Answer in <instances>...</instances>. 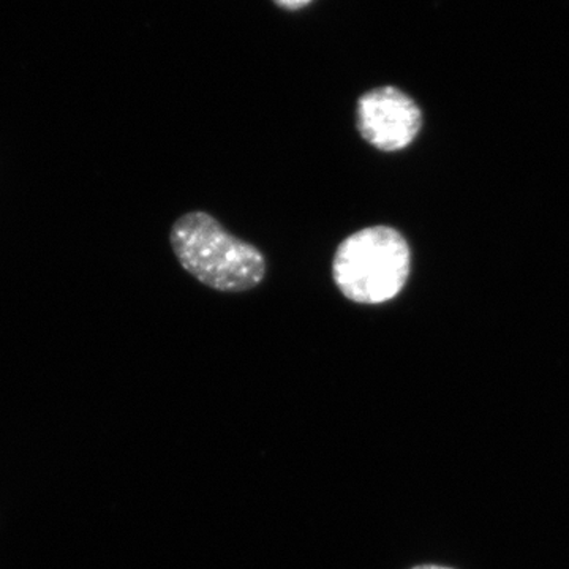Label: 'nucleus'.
I'll list each match as a JSON object with an SVG mask.
<instances>
[{
	"instance_id": "1",
	"label": "nucleus",
	"mask_w": 569,
	"mask_h": 569,
	"mask_svg": "<svg viewBox=\"0 0 569 569\" xmlns=\"http://www.w3.org/2000/svg\"><path fill=\"white\" fill-rule=\"evenodd\" d=\"M170 244L183 271L222 293L253 290L268 272L263 252L224 230L208 212L179 217L171 227Z\"/></svg>"
},
{
	"instance_id": "2",
	"label": "nucleus",
	"mask_w": 569,
	"mask_h": 569,
	"mask_svg": "<svg viewBox=\"0 0 569 569\" xmlns=\"http://www.w3.org/2000/svg\"><path fill=\"white\" fill-rule=\"evenodd\" d=\"M411 272V249L406 236L388 224L362 228L337 246L332 280L355 305L392 301L406 288Z\"/></svg>"
},
{
	"instance_id": "3",
	"label": "nucleus",
	"mask_w": 569,
	"mask_h": 569,
	"mask_svg": "<svg viewBox=\"0 0 569 569\" xmlns=\"http://www.w3.org/2000/svg\"><path fill=\"white\" fill-rule=\"evenodd\" d=\"M422 122L419 104L395 86L362 93L356 103L358 133L381 152H399L413 144Z\"/></svg>"
},
{
	"instance_id": "4",
	"label": "nucleus",
	"mask_w": 569,
	"mask_h": 569,
	"mask_svg": "<svg viewBox=\"0 0 569 569\" xmlns=\"http://www.w3.org/2000/svg\"><path fill=\"white\" fill-rule=\"evenodd\" d=\"M277 6L282 7L287 10H299L302 7L309 6L312 0H274Z\"/></svg>"
},
{
	"instance_id": "5",
	"label": "nucleus",
	"mask_w": 569,
	"mask_h": 569,
	"mask_svg": "<svg viewBox=\"0 0 569 569\" xmlns=\"http://www.w3.org/2000/svg\"><path fill=\"white\" fill-rule=\"evenodd\" d=\"M411 569H456V568L443 567V565H419V567H415Z\"/></svg>"
}]
</instances>
